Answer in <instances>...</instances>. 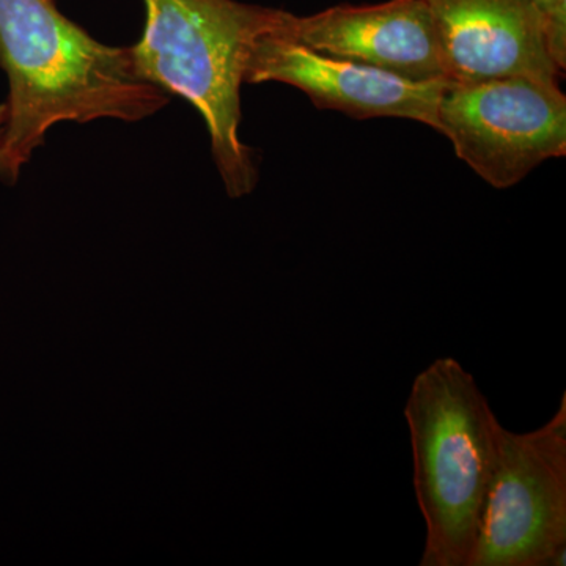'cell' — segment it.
Instances as JSON below:
<instances>
[{"instance_id": "cell-1", "label": "cell", "mask_w": 566, "mask_h": 566, "mask_svg": "<svg viewBox=\"0 0 566 566\" xmlns=\"http://www.w3.org/2000/svg\"><path fill=\"white\" fill-rule=\"evenodd\" d=\"M0 69L10 84L3 145L18 172L59 123L140 122L172 98L137 73L129 48L99 43L55 0H0Z\"/></svg>"}, {"instance_id": "cell-2", "label": "cell", "mask_w": 566, "mask_h": 566, "mask_svg": "<svg viewBox=\"0 0 566 566\" xmlns=\"http://www.w3.org/2000/svg\"><path fill=\"white\" fill-rule=\"evenodd\" d=\"M144 35L132 50L137 73L202 115L212 159L230 197L259 181L241 142V85L255 41L281 28L289 11L237 0H144Z\"/></svg>"}, {"instance_id": "cell-3", "label": "cell", "mask_w": 566, "mask_h": 566, "mask_svg": "<svg viewBox=\"0 0 566 566\" xmlns=\"http://www.w3.org/2000/svg\"><path fill=\"white\" fill-rule=\"evenodd\" d=\"M403 415L427 527L420 566H474L505 427L453 357H439L416 376Z\"/></svg>"}, {"instance_id": "cell-4", "label": "cell", "mask_w": 566, "mask_h": 566, "mask_svg": "<svg viewBox=\"0 0 566 566\" xmlns=\"http://www.w3.org/2000/svg\"><path fill=\"white\" fill-rule=\"evenodd\" d=\"M566 394L547 422L504 428L474 566H565Z\"/></svg>"}, {"instance_id": "cell-5", "label": "cell", "mask_w": 566, "mask_h": 566, "mask_svg": "<svg viewBox=\"0 0 566 566\" xmlns=\"http://www.w3.org/2000/svg\"><path fill=\"white\" fill-rule=\"evenodd\" d=\"M439 133L482 180L509 189L539 164L565 156L566 98L560 84L531 77L447 82Z\"/></svg>"}, {"instance_id": "cell-6", "label": "cell", "mask_w": 566, "mask_h": 566, "mask_svg": "<svg viewBox=\"0 0 566 566\" xmlns=\"http://www.w3.org/2000/svg\"><path fill=\"white\" fill-rule=\"evenodd\" d=\"M285 22L253 44L245 84L282 82L304 92L318 109L344 112L357 120L406 118L439 133V102L447 81H409L375 66L322 54L286 35Z\"/></svg>"}, {"instance_id": "cell-7", "label": "cell", "mask_w": 566, "mask_h": 566, "mask_svg": "<svg viewBox=\"0 0 566 566\" xmlns=\"http://www.w3.org/2000/svg\"><path fill=\"white\" fill-rule=\"evenodd\" d=\"M447 82L531 77L560 84L545 18L532 0H427Z\"/></svg>"}, {"instance_id": "cell-8", "label": "cell", "mask_w": 566, "mask_h": 566, "mask_svg": "<svg viewBox=\"0 0 566 566\" xmlns=\"http://www.w3.org/2000/svg\"><path fill=\"white\" fill-rule=\"evenodd\" d=\"M283 32L322 54L364 63L409 81H446L438 29L427 0L337 6L289 13Z\"/></svg>"}, {"instance_id": "cell-9", "label": "cell", "mask_w": 566, "mask_h": 566, "mask_svg": "<svg viewBox=\"0 0 566 566\" xmlns=\"http://www.w3.org/2000/svg\"><path fill=\"white\" fill-rule=\"evenodd\" d=\"M546 22L551 50L560 69H566V0H532Z\"/></svg>"}, {"instance_id": "cell-10", "label": "cell", "mask_w": 566, "mask_h": 566, "mask_svg": "<svg viewBox=\"0 0 566 566\" xmlns=\"http://www.w3.org/2000/svg\"><path fill=\"white\" fill-rule=\"evenodd\" d=\"M7 106L6 103L0 104V181L14 182L20 177V172L14 169L10 163L3 145V133H6Z\"/></svg>"}]
</instances>
